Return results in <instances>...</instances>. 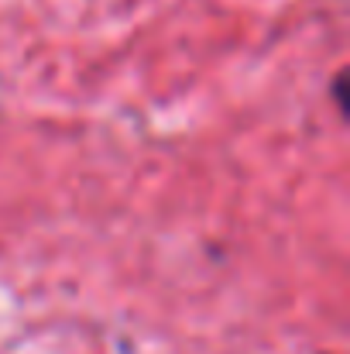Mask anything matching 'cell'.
<instances>
[{
	"label": "cell",
	"mask_w": 350,
	"mask_h": 354,
	"mask_svg": "<svg viewBox=\"0 0 350 354\" xmlns=\"http://www.w3.org/2000/svg\"><path fill=\"white\" fill-rule=\"evenodd\" d=\"M333 100H337V111H340V118L347 120L350 118V107H347V69H340L337 76H333Z\"/></svg>",
	"instance_id": "1"
}]
</instances>
